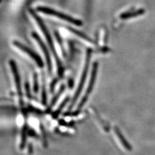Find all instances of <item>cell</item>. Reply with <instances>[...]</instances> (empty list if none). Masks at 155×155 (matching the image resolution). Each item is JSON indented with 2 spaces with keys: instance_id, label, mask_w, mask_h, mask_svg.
<instances>
[{
  "instance_id": "5b68a950",
  "label": "cell",
  "mask_w": 155,
  "mask_h": 155,
  "mask_svg": "<svg viewBox=\"0 0 155 155\" xmlns=\"http://www.w3.org/2000/svg\"><path fill=\"white\" fill-rule=\"evenodd\" d=\"M13 43L14 46L18 48H19V49L22 51L23 52H25V54H27L29 57L32 58V59L35 61L36 64L39 67H42L43 66V62L41 60V58L37 54V53H36L35 51L31 49V48H29L27 46L23 45L22 43H19L17 41H14Z\"/></svg>"
},
{
  "instance_id": "7a4b0ae2",
  "label": "cell",
  "mask_w": 155,
  "mask_h": 155,
  "mask_svg": "<svg viewBox=\"0 0 155 155\" xmlns=\"http://www.w3.org/2000/svg\"><path fill=\"white\" fill-rule=\"evenodd\" d=\"M91 54H92V51L91 49H87V53H86V58H85V65L84 69L82 71V73L80 77V80L79 81V84L77 87L76 91L74 93L73 98H72V102L70 106V109L74 105L76 104V101L78 99L79 96L81 93L82 89L84 86V84L85 83V80L87 78V74H88V71H89V64H90V60H91Z\"/></svg>"
},
{
  "instance_id": "6da1fadb",
  "label": "cell",
  "mask_w": 155,
  "mask_h": 155,
  "mask_svg": "<svg viewBox=\"0 0 155 155\" xmlns=\"http://www.w3.org/2000/svg\"><path fill=\"white\" fill-rule=\"evenodd\" d=\"M30 13L31 14L32 17L33 18V19H35V21H36V23L38 24L39 28H40V30L42 32L43 36H45V40H46V41L48 43V47H50V49L52 52L53 56H54V60L56 61V65L58 66V74H59L60 76H61L62 74H63V67H62V65L61 64L60 58L58 56L57 52H56V51L55 49V47H54V43H53L52 39L51 36L49 32H48V30L47 29V28L46 27L45 23H43L42 19L37 15V14L35 12V11H33L32 10H30Z\"/></svg>"
},
{
  "instance_id": "8fae6325",
  "label": "cell",
  "mask_w": 155,
  "mask_h": 155,
  "mask_svg": "<svg viewBox=\"0 0 155 155\" xmlns=\"http://www.w3.org/2000/svg\"><path fill=\"white\" fill-rule=\"evenodd\" d=\"M41 97H42V101L43 104H46L47 101V93H46V89L45 85V81H43V86H42V91H41Z\"/></svg>"
},
{
  "instance_id": "8992f818",
  "label": "cell",
  "mask_w": 155,
  "mask_h": 155,
  "mask_svg": "<svg viewBox=\"0 0 155 155\" xmlns=\"http://www.w3.org/2000/svg\"><path fill=\"white\" fill-rule=\"evenodd\" d=\"M32 38L35 39L36 41L38 43L39 47H40V48H41V50H42L43 54V55H44L45 59V61H46L48 71V72H49V73H51V72L52 71V62H51L49 52H48V51L47 49V47L45 45L44 43L42 41V40H41V38L39 37V36L37 35L36 33L33 32L32 34Z\"/></svg>"
},
{
  "instance_id": "7c38bea8",
  "label": "cell",
  "mask_w": 155,
  "mask_h": 155,
  "mask_svg": "<svg viewBox=\"0 0 155 155\" xmlns=\"http://www.w3.org/2000/svg\"><path fill=\"white\" fill-rule=\"evenodd\" d=\"M37 75H35L34 76V91L35 93H37L38 91V78Z\"/></svg>"
},
{
  "instance_id": "3957f363",
  "label": "cell",
  "mask_w": 155,
  "mask_h": 155,
  "mask_svg": "<svg viewBox=\"0 0 155 155\" xmlns=\"http://www.w3.org/2000/svg\"><path fill=\"white\" fill-rule=\"evenodd\" d=\"M37 10L39 12L45 14H48V15L54 16L56 18H58V19H62V20L69 23L71 24H73V25L77 26H80L82 25V22L80 20H79V19H77L76 18L69 16V15H67V14H65L62 12H58L52 8L45 7H38Z\"/></svg>"
},
{
  "instance_id": "277c9868",
  "label": "cell",
  "mask_w": 155,
  "mask_h": 155,
  "mask_svg": "<svg viewBox=\"0 0 155 155\" xmlns=\"http://www.w3.org/2000/svg\"><path fill=\"white\" fill-rule=\"evenodd\" d=\"M98 63H94L93 66V69H92L91 71V75L90 78V80H89V83L88 84V86L87 87V90L85 91V93L84 96H83V98L81 99L80 101V104L78 105V110H80L84 105L85 104L86 101H87V99H88L89 95L91 94L92 91L93 89V87L94 85V83L96 81V74H97V71H98Z\"/></svg>"
},
{
  "instance_id": "30bf717a",
  "label": "cell",
  "mask_w": 155,
  "mask_h": 155,
  "mask_svg": "<svg viewBox=\"0 0 155 155\" xmlns=\"http://www.w3.org/2000/svg\"><path fill=\"white\" fill-rule=\"evenodd\" d=\"M64 90H65V86L63 85V86L61 87V88H60V89L59 90V91H58V93H57V94L54 97V98H53L52 101H51V107L53 106V105H54L56 103V101H58V99H59V98L60 97L61 94L63 93H64Z\"/></svg>"
},
{
  "instance_id": "4fadbf2b",
  "label": "cell",
  "mask_w": 155,
  "mask_h": 155,
  "mask_svg": "<svg viewBox=\"0 0 155 155\" xmlns=\"http://www.w3.org/2000/svg\"><path fill=\"white\" fill-rule=\"evenodd\" d=\"M2 2V0H0V3H1Z\"/></svg>"
},
{
  "instance_id": "ba28073f",
  "label": "cell",
  "mask_w": 155,
  "mask_h": 155,
  "mask_svg": "<svg viewBox=\"0 0 155 155\" xmlns=\"http://www.w3.org/2000/svg\"><path fill=\"white\" fill-rule=\"evenodd\" d=\"M68 29H69V31L72 33H73L74 35H76L77 37L80 38V39H81V40H84L85 41L87 42V43H92L93 44V41H92V40L91 38H89L88 36H86L85 34H84L83 32H81L78 31L76 30V29L73 28H71V27H68Z\"/></svg>"
},
{
  "instance_id": "52a82bcc",
  "label": "cell",
  "mask_w": 155,
  "mask_h": 155,
  "mask_svg": "<svg viewBox=\"0 0 155 155\" xmlns=\"http://www.w3.org/2000/svg\"><path fill=\"white\" fill-rule=\"evenodd\" d=\"M10 66H11L12 75L14 77V82H15V85L16 87V90L19 96V100L22 103V92H21V79L19 78V74L18 72V68L16 66V63L13 60L10 61Z\"/></svg>"
},
{
  "instance_id": "9c48e42d",
  "label": "cell",
  "mask_w": 155,
  "mask_h": 155,
  "mask_svg": "<svg viewBox=\"0 0 155 155\" xmlns=\"http://www.w3.org/2000/svg\"><path fill=\"white\" fill-rule=\"evenodd\" d=\"M116 134H117V135H118V137L120 139L121 142H122L123 145L125 147V148L127 149V150H129V151H130V150H131V147H130V145H129V143L127 142H126V140L124 138L122 134H121V133L120 132V130L118 129H116Z\"/></svg>"
}]
</instances>
